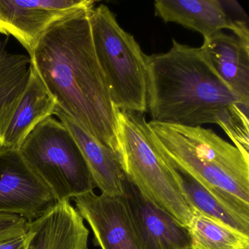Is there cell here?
Returning <instances> with one entry per match:
<instances>
[{
	"instance_id": "cell-1",
	"label": "cell",
	"mask_w": 249,
	"mask_h": 249,
	"mask_svg": "<svg viewBox=\"0 0 249 249\" xmlns=\"http://www.w3.org/2000/svg\"><path fill=\"white\" fill-rule=\"evenodd\" d=\"M145 61L151 121L193 127L215 124L249 154V105L220 77L202 46L173 40L168 52L146 55Z\"/></svg>"
},
{
	"instance_id": "cell-2",
	"label": "cell",
	"mask_w": 249,
	"mask_h": 249,
	"mask_svg": "<svg viewBox=\"0 0 249 249\" xmlns=\"http://www.w3.org/2000/svg\"><path fill=\"white\" fill-rule=\"evenodd\" d=\"M94 7L51 26L30 57L58 108L117 155V110L93 43Z\"/></svg>"
},
{
	"instance_id": "cell-3",
	"label": "cell",
	"mask_w": 249,
	"mask_h": 249,
	"mask_svg": "<svg viewBox=\"0 0 249 249\" xmlns=\"http://www.w3.org/2000/svg\"><path fill=\"white\" fill-rule=\"evenodd\" d=\"M166 162L189 173L249 220V156L211 129L148 122Z\"/></svg>"
},
{
	"instance_id": "cell-4",
	"label": "cell",
	"mask_w": 249,
	"mask_h": 249,
	"mask_svg": "<svg viewBox=\"0 0 249 249\" xmlns=\"http://www.w3.org/2000/svg\"><path fill=\"white\" fill-rule=\"evenodd\" d=\"M117 156L124 173L141 193L187 227L192 218L173 170L153 142L145 116L117 110Z\"/></svg>"
},
{
	"instance_id": "cell-5",
	"label": "cell",
	"mask_w": 249,
	"mask_h": 249,
	"mask_svg": "<svg viewBox=\"0 0 249 249\" xmlns=\"http://www.w3.org/2000/svg\"><path fill=\"white\" fill-rule=\"evenodd\" d=\"M91 36L116 110L143 114L147 106L146 55L105 5L90 14Z\"/></svg>"
},
{
	"instance_id": "cell-6",
	"label": "cell",
	"mask_w": 249,
	"mask_h": 249,
	"mask_svg": "<svg viewBox=\"0 0 249 249\" xmlns=\"http://www.w3.org/2000/svg\"><path fill=\"white\" fill-rule=\"evenodd\" d=\"M18 151L57 202H70L96 187L75 138L65 124L52 116L34 128Z\"/></svg>"
},
{
	"instance_id": "cell-7",
	"label": "cell",
	"mask_w": 249,
	"mask_h": 249,
	"mask_svg": "<svg viewBox=\"0 0 249 249\" xmlns=\"http://www.w3.org/2000/svg\"><path fill=\"white\" fill-rule=\"evenodd\" d=\"M56 202L18 149L0 148V213L19 215L32 221Z\"/></svg>"
},
{
	"instance_id": "cell-8",
	"label": "cell",
	"mask_w": 249,
	"mask_h": 249,
	"mask_svg": "<svg viewBox=\"0 0 249 249\" xmlns=\"http://www.w3.org/2000/svg\"><path fill=\"white\" fill-rule=\"evenodd\" d=\"M94 4L93 0H0V33L15 37L30 56L51 26Z\"/></svg>"
},
{
	"instance_id": "cell-9",
	"label": "cell",
	"mask_w": 249,
	"mask_h": 249,
	"mask_svg": "<svg viewBox=\"0 0 249 249\" xmlns=\"http://www.w3.org/2000/svg\"><path fill=\"white\" fill-rule=\"evenodd\" d=\"M122 196L140 249H185L192 246L187 227L142 195L125 174Z\"/></svg>"
},
{
	"instance_id": "cell-10",
	"label": "cell",
	"mask_w": 249,
	"mask_h": 249,
	"mask_svg": "<svg viewBox=\"0 0 249 249\" xmlns=\"http://www.w3.org/2000/svg\"><path fill=\"white\" fill-rule=\"evenodd\" d=\"M72 199L91 227L95 246L101 249H140L122 195H97L91 191Z\"/></svg>"
},
{
	"instance_id": "cell-11",
	"label": "cell",
	"mask_w": 249,
	"mask_h": 249,
	"mask_svg": "<svg viewBox=\"0 0 249 249\" xmlns=\"http://www.w3.org/2000/svg\"><path fill=\"white\" fill-rule=\"evenodd\" d=\"M155 15L165 23H176L208 38L223 30H231L249 43V28L240 27L229 17L221 0H157Z\"/></svg>"
},
{
	"instance_id": "cell-12",
	"label": "cell",
	"mask_w": 249,
	"mask_h": 249,
	"mask_svg": "<svg viewBox=\"0 0 249 249\" xmlns=\"http://www.w3.org/2000/svg\"><path fill=\"white\" fill-rule=\"evenodd\" d=\"M26 249H89V230L71 202H56L30 221Z\"/></svg>"
},
{
	"instance_id": "cell-13",
	"label": "cell",
	"mask_w": 249,
	"mask_h": 249,
	"mask_svg": "<svg viewBox=\"0 0 249 249\" xmlns=\"http://www.w3.org/2000/svg\"><path fill=\"white\" fill-rule=\"evenodd\" d=\"M55 115L69 129L87 161L91 176L102 194L123 195L124 173L116 154L81 127L73 119L56 108Z\"/></svg>"
},
{
	"instance_id": "cell-14",
	"label": "cell",
	"mask_w": 249,
	"mask_h": 249,
	"mask_svg": "<svg viewBox=\"0 0 249 249\" xmlns=\"http://www.w3.org/2000/svg\"><path fill=\"white\" fill-rule=\"evenodd\" d=\"M56 108V100L31 65L28 84L0 141V148L18 149L24 140L37 125L55 115Z\"/></svg>"
},
{
	"instance_id": "cell-15",
	"label": "cell",
	"mask_w": 249,
	"mask_h": 249,
	"mask_svg": "<svg viewBox=\"0 0 249 249\" xmlns=\"http://www.w3.org/2000/svg\"><path fill=\"white\" fill-rule=\"evenodd\" d=\"M202 46L220 77L249 105V43L221 31L204 39Z\"/></svg>"
},
{
	"instance_id": "cell-16",
	"label": "cell",
	"mask_w": 249,
	"mask_h": 249,
	"mask_svg": "<svg viewBox=\"0 0 249 249\" xmlns=\"http://www.w3.org/2000/svg\"><path fill=\"white\" fill-rule=\"evenodd\" d=\"M0 40V141L15 113L31 72L30 56L11 53Z\"/></svg>"
},
{
	"instance_id": "cell-17",
	"label": "cell",
	"mask_w": 249,
	"mask_h": 249,
	"mask_svg": "<svg viewBox=\"0 0 249 249\" xmlns=\"http://www.w3.org/2000/svg\"><path fill=\"white\" fill-rule=\"evenodd\" d=\"M170 167L191 212L197 211L249 235V220L241 216L228 204L214 195L189 173L180 169Z\"/></svg>"
},
{
	"instance_id": "cell-18",
	"label": "cell",
	"mask_w": 249,
	"mask_h": 249,
	"mask_svg": "<svg viewBox=\"0 0 249 249\" xmlns=\"http://www.w3.org/2000/svg\"><path fill=\"white\" fill-rule=\"evenodd\" d=\"M192 214L186 227L194 249H249V235L197 211Z\"/></svg>"
},
{
	"instance_id": "cell-19",
	"label": "cell",
	"mask_w": 249,
	"mask_h": 249,
	"mask_svg": "<svg viewBox=\"0 0 249 249\" xmlns=\"http://www.w3.org/2000/svg\"><path fill=\"white\" fill-rule=\"evenodd\" d=\"M30 222L19 215L0 213V243L27 234Z\"/></svg>"
},
{
	"instance_id": "cell-20",
	"label": "cell",
	"mask_w": 249,
	"mask_h": 249,
	"mask_svg": "<svg viewBox=\"0 0 249 249\" xmlns=\"http://www.w3.org/2000/svg\"><path fill=\"white\" fill-rule=\"evenodd\" d=\"M27 241L28 234L27 233L24 235L14 237L0 243V249H26Z\"/></svg>"
},
{
	"instance_id": "cell-21",
	"label": "cell",
	"mask_w": 249,
	"mask_h": 249,
	"mask_svg": "<svg viewBox=\"0 0 249 249\" xmlns=\"http://www.w3.org/2000/svg\"><path fill=\"white\" fill-rule=\"evenodd\" d=\"M193 249V247H192V246H191V247L186 248V249Z\"/></svg>"
}]
</instances>
